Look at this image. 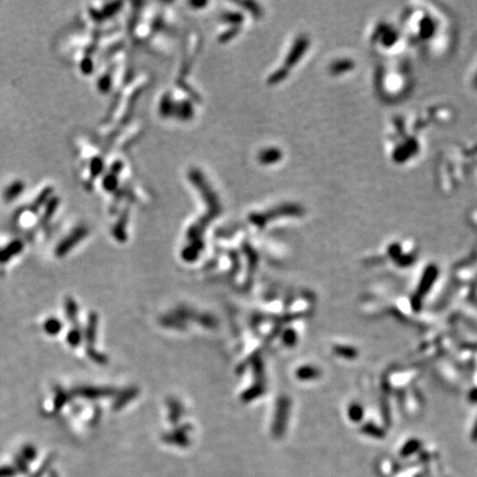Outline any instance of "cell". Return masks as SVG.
Returning <instances> with one entry per match:
<instances>
[{
	"mask_svg": "<svg viewBox=\"0 0 477 477\" xmlns=\"http://www.w3.org/2000/svg\"><path fill=\"white\" fill-rule=\"evenodd\" d=\"M44 329L48 334L50 335H55L58 334L60 330H61V323H60L58 319L55 318H50L48 319L44 324Z\"/></svg>",
	"mask_w": 477,
	"mask_h": 477,
	"instance_id": "6da1fadb",
	"label": "cell"
},
{
	"mask_svg": "<svg viewBox=\"0 0 477 477\" xmlns=\"http://www.w3.org/2000/svg\"><path fill=\"white\" fill-rule=\"evenodd\" d=\"M66 308H67V314L68 319H70V321H74L76 317V305L72 298H68L67 300Z\"/></svg>",
	"mask_w": 477,
	"mask_h": 477,
	"instance_id": "7a4b0ae2",
	"label": "cell"
},
{
	"mask_svg": "<svg viewBox=\"0 0 477 477\" xmlns=\"http://www.w3.org/2000/svg\"><path fill=\"white\" fill-rule=\"evenodd\" d=\"M66 400H67L66 394H64L62 391L59 392V393L56 394V399H55V402H54L55 403L54 406H55L56 409H60V408H61L64 404V402H66Z\"/></svg>",
	"mask_w": 477,
	"mask_h": 477,
	"instance_id": "3957f363",
	"label": "cell"
},
{
	"mask_svg": "<svg viewBox=\"0 0 477 477\" xmlns=\"http://www.w3.org/2000/svg\"><path fill=\"white\" fill-rule=\"evenodd\" d=\"M68 341L72 346H76V343H78L80 341V334L76 333V331H72V333L68 334Z\"/></svg>",
	"mask_w": 477,
	"mask_h": 477,
	"instance_id": "277c9868",
	"label": "cell"
}]
</instances>
